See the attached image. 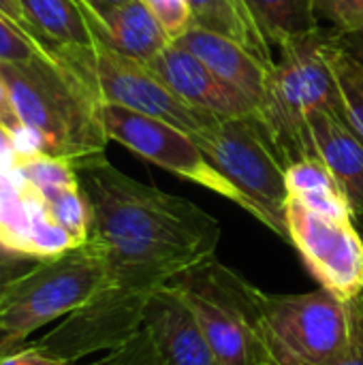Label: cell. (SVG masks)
Instances as JSON below:
<instances>
[{
	"label": "cell",
	"mask_w": 363,
	"mask_h": 365,
	"mask_svg": "<svg viewBox=\"0 0 363 365\" xmlns=\"http://www.w3.org/2000/svg\"><path fill=\"white\" fill-rule=\"evenodd\" d=\"M113 353H116V365H163L143 327Z\"/></svg>",
	"instance_id": "obj_24"
},
{
	"label": "cell",
	"mask_w": 363,
	"mask_h": 365,
	"mask_svg": "<svg viewBox=\"0 0 363 365\" xmlns=\"http://www.w3.org/2000/svg\"><path fill=\"white\" fill-rule=\"evenodd\" d=\"M353 331L349 344L325 365H363V291L351 299Z\"/></svg>",
	"instance_id": "obj_25"
},
{
	"label": "cell",
	"mask_w": 363,
	"mask_h": 365,
	"mask_svg": "<svg viewBox=\"0 0 363 365\" xmlns=\"http://www.w3.org/2000/svg\"><path fill=\"white\" fill-rule=\"evenodd\" d=\"M195 314L223 365L270 359L259 334V287L216 259L195 263L167 284Z\"/></svg>",
	"instance_id": "obj_5"
},
{
	"label": "cell",
	"mask_w": 363,
	"mask_h": 365,
	"mask_svg": "<svg viewBox=\"0 0 363 365\" xmlns=\"http://www.w3.org/2000/svg\"><path fill=\"white\" fill-rule=\"evenodd\" d=\"M103 280V255L92 240L64 255L39 259L0 293V357L81 308Z\"/></svg>",
	"instance_id": "obj_4"
},
{
	"label": "cell",
	"mask_w": 363,
	"mask_h": 365,
	"mask_svg": "<svg viewBox=\"0 0 363 365\" xmlns=\"http://www.w3.org/2000/svg\"><path fill=\"white\" fill-rule=\"evenodd\" d=\"M88 365H116V353L111 351V353H107L105 357H101V359H96V361H92V364Z\"/></svg>",
	"instance_id": "obj_33"
},
{
	"label": "cell",
	"mask_w": 363,
	"mask_h": 365,
	"mask_svg": "<svg viewBox=\"0 0 363 365\" xmlns=\"http://www.w3.org/2000/svg\"><path fill=\"white\" fill-rule=\"evenodd\" d=\"M143 2L171 41L180 38L188 28H193V13L188 0H143Z\"/></svg>",
	"instance_id": "obj_22"
},
{
	"label": "cell",
	"mask_w": 363,
	"mask_h": 365,
	"mask_svg": "<svg viewBox=\"0 0 363 365\" xmlns=\"http://www.w3.org/2000/svg\"><path fill=\"white\" fill-rule=\"evenodd\" d=\"M257 365H278L274 359H265V361H261V364H257Z\"/></svg>",
	"instance_id": "obj_35"
},
{
	"label": "cell",
	"mask_w": 363,
	"mask_h": 365,
	"mask_svg": "<svg viewBox=\"0 0 363 365\" xmlns=\"http://www.w3.org/2000/svg\"><path fill=\"white\" fill-rule=\"evenodd\" d=\"M36 261L39 259L26 257V255L13 252V250H6V248L0 246V293L6 289V284L11 280H15L24 272H28Z\"/></svg>",
	"instance_id": "obj_27"
},
{
	"label": "cell",
	"mask_w": 363,
	"mask_h": 365,
	"mask_svg": "<svg viewBox=\"0 0 363 365\" xmlns=\"http://www.w3.org/2000/svg\"><path fill=\"white\" fill-rule=\"evenodd\" d=\"M182 49L195 53L208 68H212L227 86L240 92L248 103H252L263 122V111L270 101V86H272V71L263 60L255 53L244 49L242 45L208 32L203 28H188L180 38L173 41Z\"/></svg>",
	"instance_id": "obj_13"
},
{
	"label": "cell",
	"mask_w": 363,
	"mask_h": 365,
	"mask_svg": "<svg viewBox=\"0 0 363 365\" xmlns=\"http://www.w3.org/2000/svg\"><path fill=\"white\" fill-rule=\"evenodd\" d=\"M32 32L49 47L98 45L81 0H21Z\"/></svg>",
	"instance_id": "obj_17"
},
{
	"label": "cell",
	"mask_w": 363,
	"mask_h": 365,
	"mask_svg": "<svg viewBox=\"0 0 363 365\" xmlns=\"http://www.w3.org/2000/svg\"><path fill=\"white\" fill-rule=\"evenodd\" d=\"M0 365H77L60 359L47 351H43L41 346H36L34 342H26L24 346L6 353L0 357Z\"/></svg>",
	"instance_id": "obj_26"
},
{
	"label": "cell",
	"mask_w": 363,
	"mask_h": 365,
	"mask_svg": "<svg viewBox=\"0 0 363 365\" xmlns=\"http://www.w3.org/2000/svg\"><path fill=\"white\" fill-rule=\"evenodd\" d=\"M0 156L17 158L15 148H13V137H11V133L4 126H0Z\"/></svg>",
	"instance_id": "obj_31"
},
{
	"label": "cell",
	"mask_w": 363,
	"mask_h": 365,
	"mask_svg": "<svg viewBox=\"0 0 363 365\" xmlns=\"http://www.w3.org/2000/svg\"><path fill=\"white\" fill-rule=\"evenodd\" d=\"M317 13L327 17L336 30L363 26V0H317Z\"/></svg>",
	"instance_id": "obj_23"
},
{
	"label": "cell",
	"mask_w": 363,
	"mask_h": 365,
	"mask_svg": "<svg viewBox=\"0 0 363 365\" xmlns=\"http://www.w3.org/2000/svg\"><path fill=\"white\" fill-rule=\"evenodd\" d=\"M308 156L319 158L340 182L355 216L363 214V139L340 118L315 111L306 118Z\"/></svg>",
	"instance_id": "obj_15"
},
{
	"label": "cell",
	"mask_w": 363,
	"mask_h": 365,
	"mask_svg": "<svg viewBox=\"0 0 363 365\" xmlns=\"http://www.w3.org/2000/svg\"><path fill=\"white\" fill-rule=\"evenodd\" d=\"M83 2H88V4H90V6H94V9H103V6L124 4V2H128V0H83Z\"/></svg>",
	"instance_id": "obj_32"
},
{
	"label": "cell",
	"mask_w": 363,
	"mask_h": 365,
	"mask_svg": "<svg viewBox=\"0 0 363 365\" xmlns=\"http://www.w3.org/2000/svg\"><path fill=\"white\" fill-rule=\"evenodd\" d=\"M73 167L90 203V240L103 255L105 280L90 302L32 342L77 364L126 344L143 327L150 299L173 276L216 255L220 225L193 201L122 173L105 154Z\"/></svg>",
	"instance_id": "obj_1"
},
{
	"label": "cell",
	"mask_w": 363,
	"mask_h": 365,
	"mask_svg": "<svg viewBox=\"0 0 363 365\" xmlns=\"http://www.w3.org/2000/svg\"><path fill=\"white\" fill-rule=\"evenodd\" d=\"M0 126H4L11 135L21 126L19 120H17V113L13 109V103H11V94H9V88L0 75Z\"/></svg>",
	"instance_id": "obj_29"
},
{
	"label": "cell",
	"mask_w": 363,
	"mask_h": 365,
	"mask_svg": "<svg viewBox=\"0 0 363 365\" xmlns=\"http://www.w3.org/2000/svg\"><path fill=\"white\" fill-rule=\"evenodd\" d=\"M257 13L272 47L319 28L317 0H248Z\"/></svg>",
	"instance_id": "obj_19"
},
{
	"label": "cell",
	"mask_w": 363,
	"mask_h": 365,
	"mask_svg": "<svg viewBox=\"0 0 363 365\" xmlns=\"http://www.w3.org/2000/svg\"><path fill=\"white\" fill-rule=\"evenodd\" d=\"M98 115L109 141H118L143 160L235 203L274 233L270 216L216 169L188 133L118 105H98Z\"/></svg>",
	"instance_id": "obj_9"
},
{
	"label": "cell",
	"mask_w": 363,
	"mask_h": 365,
	"mask_svg": "<svg viewBox=\"0 0 363 365\" xmlns=\"http://www.w3.org/2000/svg\"><path fill=\"white\" fill-rule=\"evenodd\" d=\"M143 329L163 365H223L195 314L169 287L150 299Z\"/></svg>",
	"instance_id": "obj_12"
},
{
	"label": "cell",
	"mask_w": 363,
	"mask_h": 365,
	"mask_svg": "<svg viewBox=\"0 0 363 365\" xmlns=\"http://www.w3.org/2000/svg\"><path fill=\"white\" fill-rule=\"evenodd\" d=\"M355 225H357V229H359V233H362V240H363V214L362 216H355Z\"/></svg>",
	"instance_id": "obj_34"
},
{
	"label": "cell",
	"mask_w": 363,
	"mask_h": 365,
	"mask_svg": "<svg viewBox=\"0 0 363 365\" xmlns=\"http://www.w3.org/2000/svg\"><path fill=\"white\" fill-rule=\"evenodd\" d=\"M195 141L216 169L270 216L274 233L289 244L287 163L261 118H220Z\"/></svg>",
	"instance_id": "obj_8"
},
{
	"label": "cell",
	"mask_w": 363,
	"mask_h": 365,
	"mask_svg": "<svg viewBox=\"0 0 363 365\" xmlns=\"http://www.w3.org/2000/svg\"><path fill=\"white\" fill-rule=\"evenodd\" d=\"M0 75L19 124L36 137L41 154L71 163L105 154L109 137L101 103L53 49L24 64L0 62Z\"/></svg>",
	"instance_id": "obj_2"
},
{
	"label": "cell",
	"mask_w": 363,
	"mask_h": 365,
	"mask_svg": "<svg viewBox=\"0 0 363 365\" xmlns=\"http://www.w3.org/2000/svg\"><path fill=\"white\" fill-rule=\"evenodd\" d=\"M285 225L289 244L323 289L344 302L362 293L363 240L355 218L327 216L289 199Z\"/></svg>",
	"instance_id": "obj_10"
},
{
	"label": "cell",
	"mask_w": 363,
	"mask_h": 365,
	"mask_svg": "<svg viewBox=\"0 0 363 365\" xmlns=\"http://www.w3.org/2000/svg\"><path fill=\"white\" fill-rule=\"evenodd\" d=\"M47 51H51V47L32 38L0 13V62L24 64L36 58L39 53H47Z\"/></svg>",
	"instance_id": "obj_21"
},
{
	"label": "cell",
	"mask_w": 363,
	"mask_h": 365,
	"mask_svg": "<svg viewBox=\"0 0 363 365\" xmlns=\"http://www.w3.org/2000/svg\"><path fill=\"white\" fill-rule=\"evenodd\" d=\"M81 6L96 43L133 60L148 64L173 43L143 0H128L124 4L103 9H94L81 0Z\"/></svg>",
	"instance_id": "obj_14"
},
{
	"label": "cell",
	"mask_w": 363,
	"mask_h": 365,
	"mask_svg": "<svg viewBox=\"0 0 363 365\" xmlns=\"http://www.w3.org/2000/svg\"><path fill=\"white\" fill-rule=\"evenodd\" d=\"M332 64L342 98L344 122L363 139V66L353 60L334 38Z\"/></svg>",
	"instance_id": "obj_20"
},
{
	"label": "cell",
	"mask_w": 363,
	"mask_h": 365,
	"mask_svg": "<svg viewBox=\"0 0 363 365\" xmlns=\"http://www.w3.org/2000/svg\"><path fill=\"white\" fill-rule=\"evenodd\" d=\"M287 190L289 199H295L315 212L338 218H355L340 182L315 156L300 158L287 167Z\"/></svg>",
	"instance_id": "obj_18"
},
{
	"label": "cell",
	"mask_w": 363,
	"mask_h": 365,
	"mask_svg": "<svg viewBox=\"0 0 363 365\" xmlns=\"http://www.w3.org/2000/svg\"><path fill=\"white\" fill-rule=\"evenodd\" d=\"M0 13L9 19V21H13L17 28H21L26 34H30L32 38H36V41H41L34 32H32V28H30V24H28V19H26V15H24V9H21V0H0ZM43 43V41H41ZM45 45V43H43ZM49 47V45H47Z\"/></svg>",
	"instance_id": "obj_30"
},
{
	"label": "cell",
	"mask_w": 363,
	"mask_h": 365,
	"mask_svg": "<svg viewBox=\"0 0 363 365\" xmlns=\"http://www.w3.org/2000/svg\"><path fill=\"white\" fill-rule=\"evenodd\" d=\"M188 4L193 26L225 36L255 53L267 66H276L272 43L248 0H188Z\"/></svg>",
	"instance_id": "obj_16"
},
{
	"label": "cell",
	"mask_w": 363,
	"mask_h": 365,
	"mask_svg": "<svg viewBox=\"0 0 363 365\" xmlns=\"http://www.w3.org/2000/svg\"><path fill=\"white\" fill-rule=\"evenodd\" d=\"M353 310L327 289L285 295L259 291V334L278 365H325L351 340Z\"/></svg>",
	"instance_id": "obj_7"
},
{
	"label": "cell",
	"mask_w": 363,
	"mask_h": 365,
	"mask_svg": "<svg viewBox=\"0 0 363 365\" xmlns=\"http://www.w3.org/2000/svg\"><path fill=\"white\" fill-rule=\"evenodd\" d=\"M148 66L188 105L216 118H261L259 109L227 86L195 53L171 43Z\"/></svg>",
	"instance_id": "obj_11"
},
{
	"label": "cell",
	"mask_w": 363,
	"mask_h": 365,
	"mask_svg": "<svg viewBox=\"0 0 363 365\" xmlns=\"http://www.w3.org/2000/svg\"><path fill=\"white\" fill-rule=\"evenodd\" d=\"M101 105H118L188 133L193 139L220 118L182 101L145 62L105 45L51 47Z\"/></svg>",
	"instance_id": "obj_6"
},
{
	"label": "cell",
	"mask_w": 363,
	"mask_h": 365,
	"mask_svg": "<svg viewBox=\"0 0 363 365\" xmlns=\"http://www.w3.org/2000/svg\"><path fill=\"white\" fill-rule=\"evenodd\" d=\"M278 49L263 124L289 167L308 156L306 118L325 111L344 120V111L332 64L334 30L317 28Z\"/></svg>",
	"instance_id": "obj_3"
},
{
	"label": "cell",
	"mask_w": 363,
	"mask_h": 365,
	"mask_svg": "<svg viewBox=\"0 0 363 365\" xmlns=\"http://www.w3.org/2000/svg\"><path fill=\"white\" fill-rule=\"evenodd\" d=\"M334 38L336 43L363 66V26L353 30H336L334 28Z\"/></svg>",
	"instance_id": "obj_28"
}]
</instances>
